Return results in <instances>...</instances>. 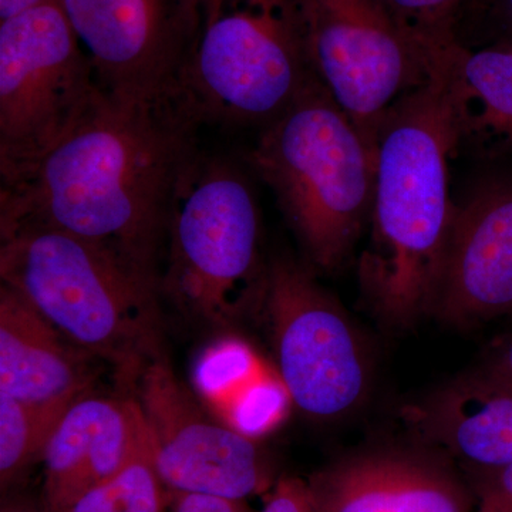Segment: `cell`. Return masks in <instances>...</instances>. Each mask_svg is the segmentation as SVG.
Returning <instances> with one entry per match:
<instances>
[{"label": "cell", "instance_id": "cell-9", "mask_svg": "<svg viewBox=\"0 0 512 512\" xmlns=\"http://www.w3.org/2000/svg\"><path fill=\"white\" fill-rule=\"evenodd\" d=\"M261 306L271 325L279 379L296 407L320 421L359 407L370 380L365 343L311 268L284 256L272 259Z\"/></svg>", "mask_w": 512, "mask_h": 512}, {"label": "cell", "instance_id": "cell-17", "mask_svg": "<svg viewBox=\"0 0 512 512\" xmlns=\"http://www.w3.org/2000/svg\"><path fill=\"white\" fill-rule=\"evenodd\" d=\"M460 148L488 161L512 160V40L471 49L454 43Z\"/></svg>", "mask_w": 512, "mask_h": 512}, {"label": "cell", "instance_id": "cell-21", "mask_svg": "<svg viewBox=\"0 0 512 512\" xmlns=\"http://www.w3.org/2000/svg\"><path fill=\"white\" fill-rule=\"evenodd\" d=\"M407 29L424 46L461 42L458 26L471 9L484 5L494 8L495 0H386Z\"/></svg>", "mask_w": 512, "mask_h": 512}, {"label": "cell", "instance_id": "cell-7", "mask_svg": "<svg viewBox=\"0 0 512 512\" xmlns=\"http://www.w3.org/2000/svg\"><path fill=\"white\" fill-rule=\"evenodd\" d=\"M103 90L59 0L0 22V180L63 140Z\"/></svg>", "mask_w": 512, "mask_h": 512}, {"label": "cell", "instance_id": "cell-23", "mask_svg": "<svg viewBox=\"0 0 512 512\" xmlns=\"http://www.w3.org/2000/svg\"><path fill=\"white\" fill-rule=\"evenodd\" d=\"M259 512H318L308 481L285 477L276 481Z\"/></svg>", "mask_w": 512, "mask_h": 512}, {"label": "cell", "instance_id": "cell-1", "mask_svg": "<svg viewBox=\"0 0 512 512\" xmlns=\"http://www.w3.org/2000/svg\"><path fill=\"white\" fill-rule=\"evenodd\" d=\"M201 121L181 97L103 92L84 119L0 188V231L57 229L119 252L157 276L174 201L200 157Z\"/></svg>", "mask_w": 512, "mask_h": 512}, {"label": "cell", "instance_id": "cell-20", "mask_svg": "<svg viewBox=\"0 0 512 512\" xmlns=\"http://www.w3.org/2000/svg\"><path fill=\"white\" fill-rule=\"evenodd\" d=\"M288 402H292L281 379L259 372L224 407L232 429L255 439L271 430L284 416Z\"/></svg>", "mask_w": 512, "mask_h": 512}, {"label": "cell", "instance_id": "cell-29", "mask_svg": "<svg viewBox=\"0 0 512 512\" xmlns=\"http://www.w3.org/2000/svg\"><path fill=\"white\" fill-rule=\"evenodd\" d=\"M497 18L500 20L501 39L512 40V0H495Z\"/></svg>", "mask_w": 512, "mask_h": 512}, {"label": "cell", "instance_id": "cell-26", "mask_svg": "<svg viewBox=\"0 0 512 512\" xmlns=\"http://www.w3.org/2000/svg\"><path fill=\"white\" fill-rule=\"evenodd\" d=\"M477 493L493 495L512 505V464L500 470L477 471Z\"/></svg>", "mask_w": 512, "mask_h": 512}, {"label": "cell", "instance_id": "cell-11", "mask_svg": "<svg viewBox=\"0 0 512 512\" xmlns=\"http://www.w3.org/2000/svg\"><path fill=\"white\" fill-rule=\"evenodd\" d=\"M103 92L178 99L190 42L171 0H59Z\"/></svg>", "mask_w": 512, "mask_h": 512}, {"label": "cell", "instance_id": "cell-19", "mask_svg": "<svg viewBox=\"0 0 512 512\" xmlns=\"http://www.w3.org/2000/svg\"><path fill=\"white\" fill-rule=\"evenodd\" d=\"M55 427L9 394L0 392V487H12L43 450Z\"/></svg>", "mask_w": 512, "mask_h": 512}, {"label": "cell", "instance_id": "cell-13", "mask_svg": "<svg viewBox=\"0 0 512 512\" xmlns=\"http://www.w3.org/2000/svg\"><path fill=\"white\" fill-rule=\"evenodd\" d=\"M147 446L146 421L133 396L87 393L66 410L47 440L40 458V503L46 512H67Z\"/></svg>", "mask_w": 512, "mask_h": 512}, {"label": "cell", "instance_id": "cell-15", "mask_svg": "<svg viewBox=\"0 0 512 512\" xmlns=\"http://www.w3.org/2000/svg\"><path fill=\"white\" fill-rule=\"evenodd\" d=\"M308 483L318 512H471L460 480L416 454H356L329 464Z\"/></svg>", "mask_w": 512, "mask_h": 512}, {"label": "cell", "instance_id": "cell-14", "mask_svg": "<svg viewBox=\"0 0 512 512\" xmlns=\"http://www.w3.org/2000/svg\"><path fill=\"white\" fill-rule=\"evenodd\" d=\"M93 359L22 296L0 286V392L56 427L66 410L90 393Z\"/></svg>", "mask_w": 512, "mask_h": 512}, {"label": "cell", "instance_id": "cell-28", "mask_svg": "<svg viewBox=\"0 0 512 512\" xmlns=\"http://www.w3.org/2000/svg\"><path fill=\"white\" fill-rule=\"evenodd\" d=\"M53 0H0V22L15 18L20 13L28 12Z\"/></svg>", "mask_w": 512, "mask_h": 512}, {"label": "cell", "instance_id": "cell-10", "mask_svg": "<svg viewBox=\"0 0 512 512\" xmlns=\"http://www.w3.org/2000/svg\"><path fill=\"white\" fill-rule=\"evenodd\" d=\"M131 396L146 421L154 467L171 493L245 501L271 485L254 439L205 413L161 353L141 370Z\"/></svg>", "mask_w": 512, "mask_h": 512}, {"label": "cell", "instance_id": "cell-12", "mask_svg": "<svg viewBox=\"0 0 512 512\" xmlns=\"http://www.w3.org/2000/svg\"><path fill=\"white\" fill-rule=\"evenodd\" d=\"M512 313V168L484 174L454 201L431 315L458 328Z\"/></svg>", "mask_w": 512, "mask_h": 512}, {"label": "cell", "instance_id": "cell-18", "mask_svg": "<svg viewBox=\"0 0 512 512\" xmlns=\"http://www.w3.org/2000/svg\"><path fill=\"white\" fill-rule=\"evenodd\" d=\"M173 493L161 480L150 454V441L136 457L74 501L67 512H167Z\"/></svg>", "mask_w": 512, "mask_h": 512}, {"label": "cell", "instance_id": "cell-6", "mask_svg": "<svg viewBox=\"0 0 512 512\" xmlns=\"http://www.w3.org/2000/svg\"><path fill=\"white\" fill-rule=\"evenodd\" d=\"M316 77L291 0H228L188 49L180 93L202 124L265 127Z\"/></svg>", "mask_w": 512, "mask_h": 512}, {"label": "cell", "instance_id": "cell-22", "mask_svg": "<svg viewBox=\"0 0 512 512\" xmlns=\"http://www.w3.org/2000/svg\"><path fill=\"white\" fill-rule=\"evenodd\" d=\"M259 372L258 359L248 346L228 342L202 357L197 367V384L222 409Z\"/></svg>", "mask_w": 512, "mask_h": 512}, {"label": "cell", "instance_id": "cell-4", "mask_svg": "<svg viewBox=\"0 0 512 512\" xmlns=\"http://www.w3.org/2000/svg\"><path fill=\"white\" fill-rule=\"evenodd\" d=\"M248 161L309 264L325 272L345 264L370 224L377 153L318 77L262 127Z\"/></svg>", "mask_w": 512, "mask_h": 512}, {"label": "cell", "instance_id": "cell-3", "mask_svg": "<svg viewBox=\"0 0 512 512\" xmlns=\"http://www.w3.org/2000/svg\"><path fill=\"white\" fill-rule=\"evenodd\" d=\"M0 278L47 323L133 386L160 355L157 276L57 229L2 231Z\"/></svg>", "mask_w": 512, "mask_h": 512}, {"label": "cell", "instance_id": "cell-25", "mask_svg": "<svg viewBox=\"0 0 512 512\" xmlns=\"http://www.w3.org/2000/svg\"><path fill=\"white\" fill-rule=\"evenodd\" d=\"M170 512H252L245 501L201 494H173Z\"/></svg>", "mask_w": 512, "mask_h": 512}, {"label": "cell", "instance_id": "cell-5", "mask_svg": "<svg viewBox=\"0 0 512 512\" xmlns=\"http://www.w3.org/2000/svg\"><path fill=\"white\" fill-rule=\"evenodd\" d=\"M164 291L217 325L264 299L261 214L247 177L234 165L198 157L174 201Z\"/></svg>", "mask_w": 512, "mask_h": 512}, {"label": "cell", "instance_id": "cell-30", "mask_svg": "<svg viewBox=\"0 0 512 512\" xmlns=\"http://www.w3.org/2000/svg\"><path fill=\"white\" fill-rule=\"evenodd\" d=\"M480 505L477 512H512V505L504 503L493 495L480 494Z\"/></svg>", "mask_w": 512, "mask_h": 512}, {"label": "cell", "instance_id": "cell-27", "mask_svg": "<svg viewBox=\"0 0 512 512\" xmlns=\"http://www.w3.org/2000/svg\"><path fill=\"white\" fill-rule=\"evenodd\" d=\"M481 370L487 373L488 376L493 377L495 382L512 390V336L503 340L491 352L487 363Z\"/></svg>", "mask_w": 512, "mask_h": 512}, {"label": "cell", "instance_id": "cell-24", "mask_svg": "<svg viewBox=\"0 0 512 512\" xmlns=\"http://www.w3.org/2000/svg\"><path fill=\"white\" fill-rule=\"evenodd\" d=\"M175 2H177L181 26L188 40L192 42L198 32L221 12L228 0H175Z\"/></svg>", "mask_w": 512, "mask_h": 512}, {"label": "cell", "instance_id": "cell-31", "mask_svg": "<svg viewBox=\"0 0 512 512\" xmlns=\"http://www.w3.org/2000/svg\"><path fill=\"white\" fill-rule=\"evenodd\" d=\"M2 512H46L42 503L33 505L28 503H20V501H8L3 503Z\"/></svg>", "mask_w": 512, "mask_h": 512}, {"label": "cell", "instance_id": "cell-8", "mask_svg": "<svg viewBox=\"0 0 512 512\" xmlns=\"http://www.w3.org/2000/svg\"><path fill=\"white\" fill-rule=\"evenodd\" d=\"M291 2L313 72L377 153L389 110L429 77V49L386 0Z\"/></svg>", "mask_w": 512, "mask_h": 512}, {"label": "cell", "instance_id": "cell-16", "mask_svg": "<svg viewBox=\"0 0 512 512\" xmlns=\"http://www.w3.org/2000/svg\"><path fill=\"white\" fill-rule=\"evenodd\" d=\"M407 413L426 439L477 471L512 464V390L483 370L458 377Z\"/></svg>", "mask_w": 512, "mask_h": 512}, {"label": "cell", "instance_id": "cell-2", "mask_svg": "<svg viewBox=\"0 0 512 512\" xmlns=\"http://www.w3.org/2000/svg\"><path fill=\"white\" fill-rule=\"evenodd\" d=\"M454 43L429 47V77L394 104L377 138L370 239L357 279L376 318L393 329L433 313L446 256L448 165L460 146Z\"/></svg>", "mask_w": 512, "mask_h": 512}]
</instances>
